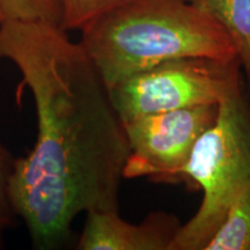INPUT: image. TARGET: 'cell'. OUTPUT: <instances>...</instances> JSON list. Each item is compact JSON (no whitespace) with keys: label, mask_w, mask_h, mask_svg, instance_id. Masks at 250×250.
<instances>
[{"label":"cell","mask_w":250,"mask_h":250,"mask_svg":"<svg viewBox=\"0 0 250 250\" xmlns=\"http://www.w3.org/2000/svg\"><path fill=\"white\" fill-rule=\"evenodd\" d=\"M0 58L20 71L37 118L34 148L14 161L12 205L36 249H57L80 213L120 211L124 124L86 50L61 24L5 21Z\"/></svg>","instance_id":"6da1fadb"},{"label":"cell","mask_w":250,"mask_h":250,"mask_svg":"<svg viewBox=\"0 0 250 250\" xmlns=\"http://www.w3.org/2000/svg\"><path fill=\"white\" fill-rule=\"evenodd\" d=\"M80 30L81 45L108 89L171 59H237L220 24L187 0H130Z\"/></svg>","instance_id":"7a4b0ae2"},{"label":"cell","mask_w":250,"mask_h":250,"mask_svg":"<svg viewBox=\"0 0 250 250\" xmlns=\"http://www.w3.org/2000/svg\"><path fill=\"white\" fill-rule=\"evenodd\" d=\"M181 181L201 189L203 198L170 250H203L233 203L250 190V98L245 86L219 103L217 120L196 143Z\"/></svg>","instance_id":"3957f363"},{"label":"cell","mask_w":250,"mask_h":250,"mask_svg":"<svg viewBox=\"0 0 250 250\" xmlns=\"http://www.w3.org/2000/svg\"><path fill=\"white\" fill-rule=\"evenodd\" d=\"M239 59L182 57L126 78L109 89L123 123L158 112L219 104L245 86Z\"/></svg>","instance_id":"277c9868"},{"label":"cell","mask_w":250,"mask_h":250,"mask_svg":"<svg viewBox=\"0 0 250 250\" xmlns=\"http://www.w3.org/2000/svg\"><path fill=\"white\" fill-rule=\"evenodd\" d=\"M219 104L179 109L134 118L124 124L129 156L124 179L181 182L196 143L217 120Z\"/></svg>","instance_id":"5b68a950"},{"label":"cell","mask_w":250,"mask_h":250,"mask_svg":"<svg viewBox=\"0 0 250 250\" xmlns=\"http://www.w3.org/2000/svg\"><path fill=\"white\" fill-rule=\"evenodd\" d=\"M77 242L79 250H170L180 219L165 211L151 212L140 224L120 217V211H93Z\"/></svg>","instance_id":"8992f818"},{"label":"cell","mask_w":250,"mask_h":250,"mask_svg":"<svg viewBox=\"0 0 250 250\" xmlns=\"http://www.w3.org/2000/svg\"><path fill=\"white\" fill-rule=\"evenodd\" d=\"M213 19L232 41L250 86V0H187Z\"/></svg>","instance_id":"52a82bcc"},{"label":"cell","mask_w":250,"mask_h":250,"mask_svg":"<svg viewBox=\"0 0 250 250\" xmlns=\"http://www.w3.org/2000/svg\"><path fill=\"white\" fill-rule=\"evenodd\" d=\"M203 250H250V190L233 203Z\"/></svg>","instance_id":"ba28073f"},{"label":"cell","mask_w":250,"mask_h":250,"mask_svg":"<svg viewBox=\"0 0 250 250\" xmlns=\"http://www.w3.org/2000/svg\"><path fill=\"white\" fill-rule=\"evenodd\" d=\"M0 15L5 21H40L62 26L59 0H0Z\"/></svg>","instance_id":"9c48e42d"},{"label":"cell","mask_w":250,"mask_h":250,"mask_svg":"<svg viewBox=\"0 0 250 250\" xmlns=\"http://www.w3.org/2000/svg\"><path fill=\"white\" fill-rule=\"evenodd\" d=\"M130 0H59L62 7V27L81 29L94 19Z\"/></svg>","instance_id":"30bf717a"},{"label":"cell","mask_w":250,"mask_h":250,"mask_svg":"<svg viewBox=\"0 0 250 250\" xmlns=\"http://www.w3.org/2000/svg\"><path fill=\"white\" fill-rule=\"evenodd\" d=\"M14 159L0 144V226L7 228L17 217L9 196V182L14 168Z\"/></svg>","instance_id":"8fae6325"},{"label":"cell","mask_w":250,"mask_h":250,"mask_svg":"<svg viewBox=\"0 0 250 250\" xmlns=\"http://www.w3.org/2000/svg\"><path fill=\"white\" fill-rule=\"evenodd\" d=\"M4 229H5L4 227L0 226V248L2 247V232H4Z\"/></svg>","instance_id":"7c38bea8"},{"label":"cell","mask_w":250,"mask_h":250,"mask_svg":"<svg viewBox=\"0 0 250 250\" xmlns=\"http://www.w3.org/2000/svg\"><path fill=\"white\" fill-rule=\"evenodd\" d=\"M2 24H4V20H2L1 15H0V30H1V27H2Z\"/></svg>","instance_id":"4fadbf2b"}]
</instances>
